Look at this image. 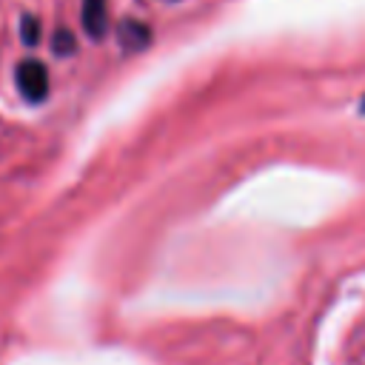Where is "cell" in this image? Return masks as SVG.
Here are the masks:
<instances>
[{"label": "cell", "mask_w": 365, "mask_h": 365, "mask_svg": "<svg viewBox=\"0 0 365 365\" xmlns=\"http://www.w3.org/2000/svg\"><path fill=\"white\" fill-rule=\"evenodd\" d=\"M14 80H17V91L29 100V103H43L48 97V68L46 63L26 57L14 66Z\"/></svg>", "instance_id": "1"}, {"label": "cell", "mask_w": 365, "mask_h": 365, "mask_svg": "<svg viewBox=\"0 0 365 365\" xmlns=\"http://www.w3.org/2000/svg\"><path fill=\"white\" fill-rule=\"evenodd\" d=\"M80 23L91 40H100L108 31V0H83Z\"/></svg>", "instance_id": "2"}, {"label": "cell", "mask_w": 365, "mask_h": 365, "mask_svg": "<svg viewBox=\"0 0 365 365\" xmlns=\"http://www.w3.org/2000/svg\"><path fill=\"white\" fill-rule=\"evenodd\" d=\"M117 40L125 51H143L148 43H151V29L143 23V20H123L117 26Z\"/></svg>", "instance_id": "3"}, {"label": "cell", "mask_w": 365, "mask_h": 365, "mask_svg": "<svg viewBox=\"0 0 365 365\" xmlns=\"http://www.w3.org/2000/svg\"><path fill=\"white\" fill-rule=\"evenodd\" d=\"M51 48H54L60 57H68V54H74V48H77V40H74V34H71L68 29H60V31H54Z\"/></svg>", "instance_id": "4"}, {"label": "cell", "mask_w": 365, "mask_h": 365, "mask_svg": "<svg viewBox=\"0 0 365 365\" xmlns=\"http://www.w3.org/2000/svg\"><path fill=\"white\" fill-rule=\"evenodd\" d=\"M20 37L29 46H37L40 43V23L31 14H23V20H20Z\"/></svg>", "instance_id": "5"}, {"label": "cell", "mask_w": 365, "mask_h": 365, "mask_svg": "<svg viewBox=\"0 0 365 365\" xmlns=\"http://www.w3.org/2000/svg\"><path fill=\"white\" fill-rule=\"evenodd\" d=\"M362 106H365V103H362Z\"/></svg>", "instance_id": "6"}]
</instances>
